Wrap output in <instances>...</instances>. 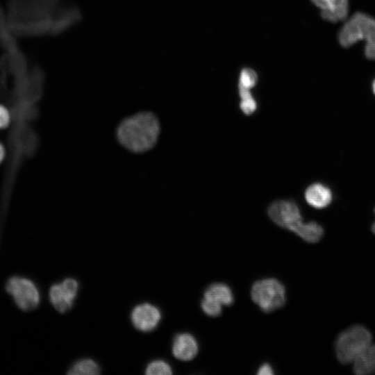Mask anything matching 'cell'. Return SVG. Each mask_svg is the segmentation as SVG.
<instances>
[{"label":"cell","mask_w":375,"mask_h":375,"mask_svg":"<svg viewBox=\"0 0 375 375\" xmlns=\"http://www.w3.org/2000/svg\"><path fill=\"white\" fill-rule=\"evenodd\" d=\"M161 122L150 110L136 112L124 118L117 125L115 137L119 144L134 154L152 150L161 135Z\"/></svg>","instance_id":"cell-1"},{"label":"cell","mask_w":375,"mask_h":375,"mask_svg":"<svg viewBox=\"0 0 375 375\" xmlns=\"http://www.w3.org/2000/svg\"><path fill=\"white\" fill-rule=\"evenodd\" d=\"M370 331L362 325H354L341 332L336 338L337 358L342 364L352 362L356 356L372 343Z\"/></svg>","instance_id":"cell-2"},{"label":"cell","mask_w":375,"mask_h":375,"mask_svg":"<svg viewBox=\"0 0 375 375\" xmlns=\"http://www.w3.org/2000/svg\"><path fill=\"white\" fill-rule=\"evenodd\" d=\"M251 299L265 312L281 308L285 303L284 285L275 278H265L253 283Z\"/></svg>","instance_id":"cell-3"},{"label":"cell","mask_w":375,"mask_h":375,"mask_svg":"<svg viewBox=\"0 0 375 375\" xmlns=\"http://www.w3.org/2000/svg\"><path fill=\"white\" fill-rule=\"evenodd\" d=\"M375 30V18L358 12L343 25L338 33V41L344 48H349L360 40H367Z\"/></svg>","instance_id":"cell-4"},{"label":"cell","mask_w":375,"mask_h":375,"mask_svg":"<svg viewBox=\"0 0 375 375\" xmlns=\"http://www.w3.org/2000/svg\"><path fill=\"white\" fill-rule=\"evenodd\" d=\"M6 291L12 295L17 306L22 310L29 311L40 303V294L35 285L24 278L12 277L6 285Z\"/></svg>","instance_id":"cell-5"},{"label":"cell","mask_w":375,"mask_h":375,"mask_svg":"<svg viewBox=\"0 0 375 375\" xmlns=\"http://www.w3.org/2000/svg\"><path fill=\"white\" fill-rule=\"evenodd\" d=\"M267 213L276 224L292 232L303 222L298 206L291 200L274 201L269 206Z\"/></svg>","instance_id":"cell-6"},{"label":"cell","mask_w":375,"mask_h":375,"mask_svg":"<svg viewBox=\"0 0 375 375\" xmlns=\"http://www.w3.org/2000/svg\"><path fill=\"white\" fill-rule=\"evenodd\" d=\"M78 281L67 278L61 283L53 284L49 290V299L56 310L63 313L73 306L78 290Z\"/></svg>","instance_id":"cell-7"},{"label":"cell","mask_w":375,"mask_h":375,"mask_svg":"<svg viewBox=\"0 0 375 375\" xmlns=\"http://www.w3.org/2000/svg\"><path fill=\"white\" fill-rule=\"evenodd\" d=\"M131 320L138 331L147 333L154 330L161 320L160 309L150 303L135 306L131 313Z\"/></svg>","instance_id":"cell-8"},{"label":"cell","mask_w":375,"mask_h":375,"mask_svg":"<svg viewBox=\"0 0 375 375\" xmlns=\"http://www.w3.org/2000/svg\"><path fill=\"white\" fill-rule=\"evenodd\" d=\"M198 352V344L193 335L183 333L177 334L172 343V353L174 356L183 361L193 359Z\"/></svg>","instance_id":"cell-9"},{"label":"cell","mask_w":375,"mask_h":375,"mask_svg":"<svg viewBox=\"0 0 375 375\" xmlns=\"http://www.w3.org/2000/svg\"><path fill=\"white\" fill-rule=\"evenodd\" d=\"M304 197L306 202L317 209L326 208L333 200L331 190L320 183L310 185L305 190Z\"/></svg>","instance_id":"cell-10"},{"label":"cell","mask_w":375,"mask_h":375,"mask_svg":"<svg viewBox=\"0 0 375 375\" xmlns=\"http://www.w3.org/2000/svg\"><path fill=\"white\" fill-rule=\"evenodd\" d=\"M353 369L357 375L375 372V344H369L353 360Z\"/></svg>","instance_id":"cell-11"},{"label":"cell","mask_w":375,"mask_h":375,"mask_svg":"<svg viewBox=\"0 0 375 375\" xmlns=\"http://www.w3.org/2000/svg\"><path fill=\"white\" fill-rule=\"evenodd\" d=\"M204 297L213 300L222 306H231L233 303V294L226 284L215 283L210 285L204 292Z\"/></svg>","instance_id":"cell-12"},{"label":"cell","mask_w":375,"mask_h":375,"mask_svg":"<svg viewBox=\"0 0 375 375\" xmlns=\"http://www.w3.org/2000/svg\"><path fill=\"white\" fill-rule=\"evenodd\" d=\"M294 233L307 242L315 243L323 237L324 228L315 222H302L297 227Z\"/></svg>","instance_id":"cell-13"},{"label":"cell","mask_w":375,"mask_h":375,"mask_svg":"<svg viewBox=\"0 0 375 375\" xmlns=\"http://www.w3.org/2000/svg\"><path fill=\"white\" fill-rule=\"evenodd\" d=\"M98 363L91 358H83L76 361L69 369L70 375H96L100 373Z\"/></svg>","instance_id":"cell-14"},{"label":"cell","mask_w":375,"mask_h":375,"mask_svg":"<svg viewBox=\"0 0 375 375\" xmlns=\"http://www.w3.org/2000/svg\"><path fill=\"white\" fill-rule=\"evenodd\" d=\"M349 11L348 0H341L339 3L334 7L321 10L322 17L329 22L336 23L346 19Z\"/></svg>","instance_id":"cell-15"},{"label":"cell","mask_w":375,"mask_h":375,"mask_svg":"<svg viewBox=\"0 0 375 375\" xmlns=\"http://www.w3.org/2000/svg\"><path fill=\"white\" fill-rule=\"evenodd\" d=\"M239 95L241 99L240 108L247 115L253 114L257 109V103L250 90L238 87Z\"/></svg>","instance_id":"cell-16"},{"label":"cell","mask_w":375,"mask_h":375,"mask_svg":"<svg viewBox=\"0 0 375 375\" xmlns=\"http://www.w3.org/2000/svg\"><path fill=\"white\" fill-rule=\"evenodd\" d=\"M147 375H169L172 374L170 365L163 360H154L145 368Z\"/></svg>","instance_id":"cell-17"},{"label":"cell","mask_w":375,"mask_h":375,"mask_svg":"<svg viewBox=\"0 0 375 375\" xmlns=\"http://www.w3.org/2000/svg\"><path fill=\"white\" fill-rule=\"evenodd\" d=\"M258 80L257 73L252 69L243 68L240 74L238 87L251 90Z\"/></svg>","instance_id":"cell-18"},{"label":"cell","mask_w":375,"mask_h":375,"mask_svg":"<svg viewBox=\"0 0 375 375\" xmlns=\"http://www.w3.org/2000/svg\"><path fill=\"white\" fill-rule=\"evenodd\" d=\"M222 305L204 297L201 303V307L205 314L210 317H217L222 313Z\"/></svg>","instance_id":"cell-19"},{"label":"cell","mask_w":375,"mask_h":375,"mask_svg":"<svg viewBox=\"0 0 375 375\" xmlns=\"http://www.w3.org/2000/svg\"><path fill=\"white\" fill-rule=\"evenodd\" d=\"M365 55L367 59L375 60V31L365 41Z\"/></svg>","instance_id":"cell-20"},{"label":"cell","mask_w":375,"mask_h":375,"mask_svg":"<svg viewBox=\"0 0 375 375\" xmlns=\"http://www.w3.org/2000/svg\"><path fill=\"white\" fill-rule=\"evenodd\" d=\"M341 0H311L312 3L321 10L330 9L338 4Z\"/></svg>","instance_id":"cell-21"},{"label":"cell","mask_w":375,"mask_h":375,"mask_svg":"<svg viewBox=\"0 0 375 375\" xmlns=\"http://www.w3.org/2000/svg\"><path fill=\"white\" fill-rule=\"evenodd\" d=\"M10 116L8 110L0 104V129L6 128L10 123Z\"/></svg>","instance_id":"cell-22"},{"label":"cell","mask_w":375,"mask_h":375,"mask_svg":"<svg viewBox=\"0 0 375 375\" xmlns=\"http://www.w3.org/2000/svg\"><path fill=\"white\" fill-rule=\"evenodd\" d=\"M257 374L259 375H272L274 372L269 364L265 363L258 369Z\"/></svg>","instance_id":"cell-23"},{"label":"cell","mask_w":375,"mask_h":375,"mask_svg":"<svg viewBox=\"0 0 375 375\" xmlns=\"http://www.w3.org/2000/svg\"><path fill=\"white\" fill-rule=\"evenodd\" d=\"M5 156V149L1 143H0V163L3 161Z\"/></svg>","instance_id":"cell-24"},{"label":"cell","mask_w":375,"mask_h":375,"mask_svg":"<svg viewBox=\"0 0 375 375\" xmlns=\"http://www.w3.org/2000/svg\"><path fill=\"white\" fill-rule=\"evenodd\" d=\"M372 91L375 95V79L372 82Z\"/></svg>","instance_id":"cell-25"},{"label":"cell","mask_w":375,"mask_h":375,"mask_svg":"<svg viewBox=\"0 0 375 375\" xmlns=\"http://www.w3.org/2000/svg\"><path fill=\"white\" fill-rule=\"evenodd\" d=\"M374 212H375V208H374ZM372 231L375 234V222L373 223L372 226Z\"/></svg>","instance_id":"cell-26"}]
</instances>
